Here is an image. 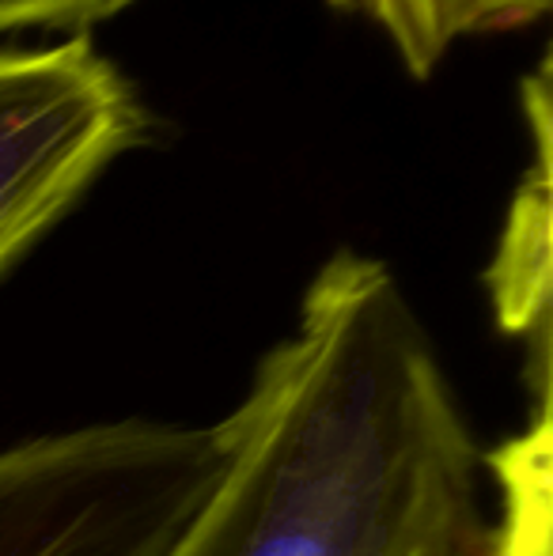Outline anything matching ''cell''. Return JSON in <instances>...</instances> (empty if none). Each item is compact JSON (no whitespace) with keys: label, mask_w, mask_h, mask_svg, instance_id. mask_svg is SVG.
Returning <instances> with one entry per match:
<instances>
[{"label":"cell","mask_w":553,"mask_h":556,"mask_svg":"<svg viewBox=\"0 0 553 556\" xmlns=\"http://www.w3.org/2000/svg\"><path fill=\"white\" fill-rule=\"evenodd\" d=\"M163 556H478L481 454L391 265L338 250Z\"/></svg>","instance_id":"obj_1"},{"label":"cell","mask_w":553,"mask_h":556,"mask_svg":"<svg viewBox=\"0 0 553 556\" xmlns=\"http://www.w3.org/2000/svg\"><path fill=\"white\" fill-rule=\"evenodd\" d=\"M550 4L553 0H330L338 12L376 23L414 80H428L463 38L531 27Z\"/></svg>","instance_id":"obj_5"},{"label":"cell","mask_w":553,"mask_h":556,"mask_svg":"<svg viewBox=\"0 0 553 556\" xmlns=\"http://www.w3.org/2000/svg\"><path fill=\"white\" fill-rule=\"evenodd\" d=\"M550 61L524 80L535 160L504 224L501 250L489 269L501 326L535 344V364L550 371Z\"/></svg>","instance_id":"obj_4"},{"label":"cell","mask_w":553,"mask_h":556,"mask_svg":"<svg viewBox=\"0 0 553 556\" xmlns=\"http://www.w3.org/2000/svg\"><path fill=\"white\" fill-rule=\"evenodd\" d=\"M221 466V425L144 417L0 446V556H163Z\"/></svg>","instance_id":"obj_2"},{"label":"cell","mask_w":553,"mask_h":556,"mask_svg":"<svg viewBox=\"0 0 553 556\" xmlns=\"http://www.w3.org/2000/svg\"><path fill=\"white\" fill-rule=\"evenodd\" d=\"M489 462L504 504L478 556H550V405H539L531 432L508 440Z\"/></svg>","instance_id":"obj_6"},{"label":"cell","mask_w":553,"mask_h":556,"mask_svg":"<svg viewBox=\"0 0 553 556\" xmlns=\"http://www.w3.org/2000/svg\"><path fill=\"white\" fill-rule=\"evenodd\" d=\"M144 129L137 88L91 35L0 46V277Z\"/></svg>","instance_id":"obj_3"},{"label":"cell","mask_w":553,"mask_h":556,"mask_svg":"<svg viewBox=\"0 0 553 556\" xmlns=\"http://www.w3.org/2000/svg\"><path fill=\"white\" fill-rule=\"evenodd\" d=\"M134 4L137 0H0V38L23 30L88 35L96 23L114 20Z\"/></svg>","instance_id":"obj_7"}]
</instances>
